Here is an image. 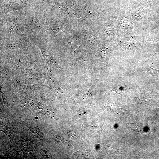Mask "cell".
<instances>
[{
  "label": "cell",
  "mask_w": 159,
  "mask_h": 159,
  "mask_svg": "<svg viewBox=\"0 0 159 159\" xmlns=\"http://www.w3.org/2000/svg\"><path fill=\"white\" fill-rule=\"evenodd\" d=\"M132 130L136 131H141L142 130L141 123L138 122H135L133 123L128 124Z\"/></svg>",
  "instance_id": "6"
},
{
  "label": "cell",
  "mask_w": 159,
  "mask_h": 159,
  "mask_svg": "<svg viewBox=\"0 0 159 159\" xmlns=\"http://www.w3.org/2000/svg\"><path fill=\"white\" fill-rule=\"evenodd\" d=\"M4 15L2 22L3 28L1 30L4 31L5 37L25 35L24 20L20 14L9 13Z\"/></svg>",
  "instance_id": "1"
},
{
  "label": "cell",
  "mask_w": 159,
  "mask_h": 159,
  "mask_svg": "<svg viewBox=\"0 0 159 159\" xmlns=\"http://www.w3.org/2000/svg\"><path fill=\"white\" fill-rule=\"evenodd\" d=\"M25 35L14 36L6 38L5 46L8 49L22 48L25 47L28 39Z\"/></svg>",
  "instance_id": "3"
},
{
  "label": "cell",
  "mask_w": 159,
  "mask_h": 159,
  "mask_svg": "<svg viewBox=\"0 0 159 159\" xmlns=\"http://www.w3.org/2000/svg\"><path fill=\"white\" fill-rule=\"evenodd\" d=\"M135 100L138 104L146 105L148 103L149 99L148 95L145 94H142L136 97Z\"/></svg>",
  "instance_id": "5"
},
{
  "label": "cell",
  "mask_w": 159,
  "mask_h": 159,
  "mask_svg": "<svg viewBox=\"0 0 159 159\" xmlns=\"http://www.w3.org/2000/svg\"><path fill=\"white\" fill-rule=\"evenodd\" d=\"M45 22V20H40L34 16H30L24 19L25 33L32 34L41 31Z\"/></svg>",
  "instance_id": "2"
},
{
  "label": "cell",
  "mask_w": 159,
  "mask_h": 159,
  "mask_svg": "<svg viewBox=\"0 0 159 159\" xmlns=\"http://www.w3.org/2000/svg\"><path fill=\"white\" fill-rule=\"evenodd\" d=\"M63 24L58 22H51L46 23L45 22L43 27L41 31V34H42L45 32L49 30L52 31L55 34H57L62 29Z\"/></svg>",
  "instance_id": "4"
}]
</instances>
